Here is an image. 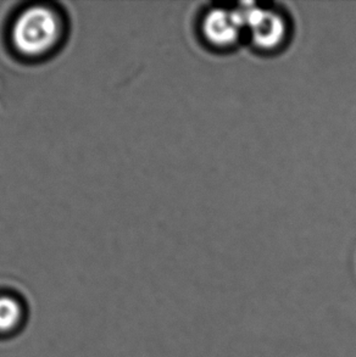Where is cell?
I'll use <instances>...</instances> for the list:
<instances>
[{"label":"cell","mask_w":356,"mask_h":357,"mask_svg":"<svg viewBox=\"0 0 356 357\" xmlns=\"http://www.w3.org/2000/svg\"><path fill=\"white\" fill-rule=\"evenodd\" d=\"M58 33V21L53 13L42 6H34L17 19L13 37L21 53L39 55L53 47Z\"/></svg>","instance_id":"cell-1"},{"label":"cell","mask_w":356,"mask_h":357,"mask_svg":"<svg viewBox=\"0 0 356 357\" xmlns=\"http://www.w3.org/2000/svg\"><path fill=\"white\" fill-rule=\"evenodd\" d=\"M239 10L244 29L249 31L251 40L258 48L271 50L283 42L287 26L281 15L249 3L241 5Z\"/></svg>","instance_id":"cell-2"},{"label":"cell","mask_w":356,"mask_h":357,"mask_svg":"<svg viewBox=\"0 0 356 357\" xmlns=\"http://www.w3.org/2000/svg\"><path fill=\"white\" fill-rule=\"evenodd\" d=\"M244 22L239 8L236 10L212 9L202 21V33L215 47L227 48L236 43Z\"/></svg>","instance_id":"cell-3"},{"label":"cell","mask_w":356,"mask_h":357,"mask_svg":"<svg viewBox=\"0 0 356 357\" xmlns=\"http://www.w3.org/2000/svg\"><path fill=\"white\" fill-rule=\"evenodd\" d=\"M22 309L17 300L11 296H0V333H8L19 326Z\"/></svg>","instance_id":"cell-4"}]
</instances>
